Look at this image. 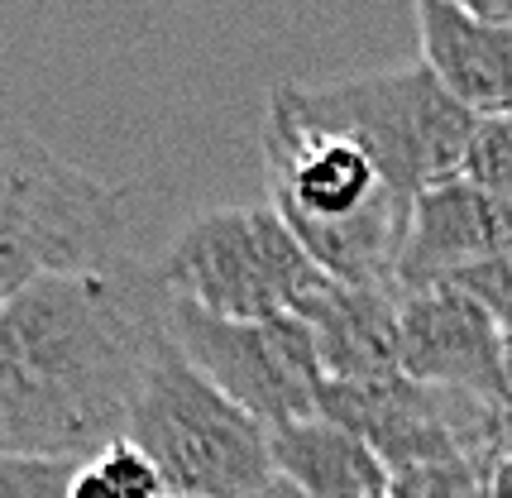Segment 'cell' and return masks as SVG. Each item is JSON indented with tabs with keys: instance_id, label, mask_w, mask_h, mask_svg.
Masks as SVG:
<instances>
[{
	"instance_id": "7a4b0ae2",
	"label": "cell",
	"mask_w": 512,
	"mask_h": 498,
	"mask_svg": "<svg viewBox=\"0 0 512 498\" xmlns=\"http://www.w3.org/2000/svg\"><path fill=\"white\" fill-rule=\"evenodd\" d=\"M268 206L288 221L335 283L398 293L412 206L369 144L302 106L292 82L268 91L264 115Z\"/></svg>"
},
{
	"instance_id": "5bb4252c",
	"label": "cell",
	"mask_w": 512,
	"mask_h": 498,
	"mask_svg": "<svg viewBox=\"0 0 512 498\" xmlns=\"http://www.w3.org/2000/svg\"><path fill=\"white\" fill-rule=\"evenodd\" d=\"M489 460H450V465H422L393 475L388 498H493Z\"/></svg>"
},
{
	"instance_id": "9c48e42d",
	"label": "cell",
	"mask_w": 512,
	"mask_h": 498,
	"mask_svg": "<svg viewBox=\"0 0 512 498\" xmlns=\"http://www.w3.org/2000/svg\"><path fill=\"white\" fill-rule=\"evenodd\" d=\"M512 249V206L489 197L469 178L431 187L412 206V226L402 240L398 293H431L460 283L469 269Z\"/></svg>"
},
{
	"instance_id": "3957f363",
	"label": "cell",
	"mask_w": 512,
	"mask_h": 498,
	"mask_svg": "<svg viewBox=\"0 0 512 498\" xmlns=\"http://www.w3.org/2000/svg\"><path fill=\"white\" fill-rule=\"evenodd\" d=\"M125 192L0 115V302L53 273L125 264Z\"/></svg>"
},
{
	"instance_id": "30bf717a",
	"label": "cell",
	"mask_w": 512,
	"mask_h": 498,
	"mask_svg": "<svg viewBox=\"0 0 512 498\" xmlns=\"http://www.w3.org/2000/svg\"><path fill=\"white\" fill-rule=\"evenodd\" d=\"M417 29L422 63L474 120L512 115V29L484 24L479 15H469V5L450 0H422Z\"/></svg>"
},
{
	"instance_id": "ba28073f",
	"label": "cell",
	"mask_w": 512,
	"mask_h": 498,
	"mask_svg": "<svg viewBox=\"0 0 512 498\" xmlns=\"http://www.w3.org/2000/svg\"><path fill=\"white\" fill-rule=\"evenodd\" d=\"M402 374L489 403L512 398L503 326L479 297L460 288L402 297Z\"/></svg>"
},
{
	"instance_id": "8fae6325",
	"label": "cell",
	"mask_w": 512,
	"mask_h": 498,
	"mask_svg": "<svg viewBox=\"0 0 512 498\" xmlns=\"http://www.w3.org/2000/svg\"><path fill=\"white\" fill-rule=\"evenodd\" d=\"M326 384H374L402 374V293L335 283L307 317Z\"/></svg>"
},
{
	"instance_id": "6da1fadb",
	"label": "cell",
	"mask_w": 512,
	"mask_h": 498,
	"mask_svg": "<svg viewBox=\"0 0 512 498\" xmlns=\"http://www.w3.org/2000/svg\"><path fill=\"white\" fill-rule=\"evenodd\" d=\"M163 331V288L130 259L0 302V455L82 465L125 441Z\"/></svg>"
},
{
	"instance_id": "9a60e30c",
	"label": "cell",
	"mask_w": 512,
	"mask_h": 498,
	"mask_svg": "<svg viewBox=\"0 0 512 498\" xmlns=\"http://www.w3.org/2000/svg\"><path fill=\"white\" fill-rule=\"evenodd\" d=\"M460 178H469L474 187H484L489 197L512 206V115H503V120H479Z\"/></svg>"
},
{
	"instance_id": "2e32d148",
	"label": "cell",
	"mask_w": 512,
	"mask_h": 498,
	"mask_svg": "<svg viewBox=\"0 0 512 498\" xmlns=\"http://www.w3.org/2000/svg\"><path fill=\"white\" fill-rule=\"evenodd\" d=\"M77 460L0 455V498H72Z\"/></svg>"
},
{
	"instance_id": "277c9868",
	"label": "cell",
	"mask_w": 512,
	"mask_h": 498,
	"mask_svg": "<svg viewBox=\"0 0 512 498\" xmlns=\"http://www.w3.org/2000/svg\"><path fill=\"white\" fill-rule=\"evenodd\" d=\"M163 297L225 321L312 317L335 278L273 206H216L192 216L154 264Z\"/></svg>"
},
{
	"instance_id": "e0dca14e",
	"label": "cell",
	"mask_w": 512,
	"mask_h": 498,
	"mask_svg": "<svg viewBox=\"0 0 512 498\" xmlns=\"http://www.w3.org/2000/svg\"><path fill=\"white\" fill-rule=\"evenodd\" d=\"M469 15L498 24V29H512V0H469Z\"/></svg>"
},
{
	"instance_id": "8992f818",
	"label": "cell",
	"mask_w": 512,
	"mask_h": 498,
	"mask_svg": "<svg viewBox=\"0 0 512 498\" xmlns=\"http://www.w3.org/2000/svg\"><path fill=\"white\" fill-rule=\"evenodd\" d=\"M302 106L345 125L369 144L407 202L441 182L460 178L479 120L441 87V77L426 63L355 72L335 82H292Z\"/></svg>"
},
{
	"instance_id": "5b68a950",
	"label": "cell",
	"mask_w": 512,
	"mask_h": 498,
	"mask_svg": "<svg viewBox=\"0 0 512 498\" xmlns=\"http://www.w3.org/2000/svg\"><path fill=\"white\" fill-rule=\"evenodd\" d=\"M173 498H259L273 484V431L230 403L163 331L130 431Z\"/></svg>"
},
{
	"instance_id": "7c38bea8",
	"label": "cell",
	"mask_w": 512,
	"mask_h": 498,
	"mask_svg": "<svg viewBox=\"0 0 512 498\" xmlns=\"http://www.w3.org/2000/svg\"><path fill=\"white\" fill-rule=\"evenodd\" d=\"M273 479L307 498H388L393 489L379 455L321 412L273 431Z\"/></svg>"
},
{
	"instance_id": "4fadbf2b",
	"label": "cell",
	"mask_w": 512,
	"mask_h": 498,
	"mask_svg": "<svg viewBox=\"0 0 512 498\" xmlns=\"http://www.w3.org/2000/svg\"><path fill=\"white\" fill-rule=\"evenodd\" d=\"M72 498H173L158 465L134 441H115L101 455L77 465Z\"/></svg>"
},
{
	"instance_id": "52a82bcc",
	"label": "cell",
	"mask_w": 512,
	"mask_h": 498,
	"mask_svg": "<svg viewBox=\"0 0 512 498\" xmlns=\"http://www.w3.org/2000/svg\"><path fill=\"white\" fill-rule=\"evenodd\" d=\"M163 321L178 350L197 364L230 403L259 417L268 431L307 422L321 412L326 369L316 336L302 317L278 321H225L192 302L163 297Z\"/></svg>"
},
{
	"instance_id": "ac0fdd59",
	"label": "cell",
	"mask_w": 512,
	"mask_h": 498,
	"mask_svg": "<svg viewBox=\"0 0 512 498\" xmlns=\"http://www.w3.org/2000/svg\"><path fill=\"white\" fill-rule=\"evenodd\" d=\"M259 498H307V494H297V489H288L283 479H273V484H268V489H264Z\"/></svg>"
}]
</instances>
